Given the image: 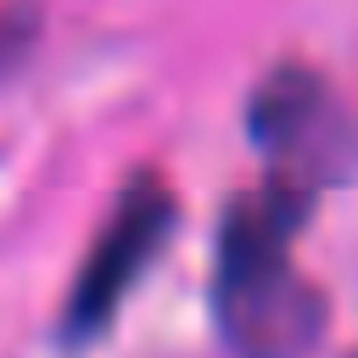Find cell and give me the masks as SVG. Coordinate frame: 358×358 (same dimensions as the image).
<instances>
[{"label":"cell","mask_w":358,"mask_h":358,"mask_svg":"<svg viewBox=\"0 0 358 358\" xmlns=\"http://www.w3.org/2000/svg\"><path fill=\"white\" fill-rule=\"evenodd\" d=\"M308 185L268 173L241 190L213 246V319L235 358H308L330 324L324 291L291 263V241L313 213Z\"/></svg>","instance_id":"6da1fadb"},{"label":"cell","mask_w":358,"mask_h":358,"mask_svg":"<svg viewBox=\"0 0 358 358\" xmlns=\"http://www.w3.org/2000/svg\"><path fill=\"white\" fill-rule=\"evenodd\" d=\"M179 224V196L162 173H134L112 213L101 218L73 285H67V302H62V319H56V341L62 347H95L112 319L123 313V302L134 296V285L151 274V263L162 257L168 235Z\"/></svg>","instance_id":"7a4b0ae2"},{"label":"cell","mask_w":358,"mask_h":358,"mask_svg":"<svg viewBox=\"0 0 358 358\" xmlns=\"http://www.w3.org/2000/svg\"><path fill=\"white\" fill-rule=\"evenodd\" d=\"M246 134L252 145L274 162L268 173L296 179L308 190H319L330 173H341V151H347V117L341 101L330 95V84L313 67H274L246 106Z\"/></svg>","instance_id":"3957f363"},{"label":"cell","mask_w":358,"mask_h":358,"mask_svg":"<svg viewBox=\"0 0 358 358\" xmlns=\"http://www.w3.org/2000/svg\"><path fill=\"white\" fill-rule=\"evenodd\" d=\"M39 39V22L28 6H0V78H11Z\"/></svg>","instance_id":"277c9868"},{"label":"cell","mask_w":358,"mask_h":358,"mask_svg":"<svg viewBox=\"0 0 358 358\" xmlns=\"http://www.w3.org/2000/svg\"><path fill=\"white\" fill-rule=\"evenodd\" d=\"M347 358H358V352H347Z\"/></svg>","instance_id":"5b68a950"}]
</instances>
